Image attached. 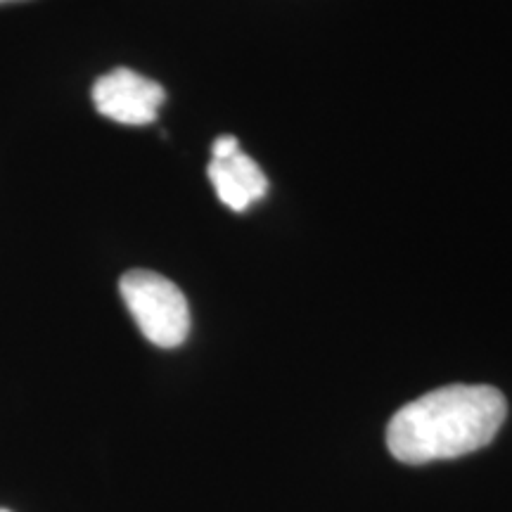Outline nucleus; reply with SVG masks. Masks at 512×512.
<instances>
[{
    "mask_svg": "<svg viewBox=\"0 0 512 512\" xmlns=\"http://www.w3.org/2000/svg\"><path fill=\"white\" fill-rule=\"evenodd\" d=\"M508 415V401L489 384H451L396 411L387 446L406 465L451 460L489 446Z\"/></svg>",
    "mask_w": 512,
    "mask_h": 512,
    "instance_id": "nucleus-1",
    "label": "nucleus"
},
{
    "mask_svg": "<svg viewBox=\"0 0 512 512\" xmlns=\"http://www.w3.org/2000/svg\"><path fill=\"white\" fill-rule=\"evenodd\" d=\"M121 299L140 332L162 349H176L188 339L190 306L181 287L155 271H128L119 283Z\"/></svg>",
    "mask_w": 512,
    "mask_h": 512,
    "instance_id": "nucleus-2",
    "label": "nucleus"
},
{
    "mask_svg": "<svg viewBox=\"0 0 512 512\" xmlns=\"http://www.w3.org/2000/svg\"><path fill=\"white\" fill-rule=\"evenodd\" d=\"M166 93L157 81L119 67L100 76L93 86L95 110L102 117L126 126H147L157 121Z\"/></svg>",
    "mask_w": 512,
    "mask_h": 512,
    "instance_id": "nucleus-3",
    "label": "nucleus"
},
{
    "mask_svg": "<svg viewBox=\"0 0 512 512\" xmlns=\"http://www.w3.org/2000/svg\"><path fill=\"white\" fill-rule=\"evenodd\" d=\"M207 174L219 200L233 211H245L268 192L266 174L242 150L226 159H211Z\"/></svg>",
    "mask_w": 512,
    "mask_h": 512,
    "instance_id": "nucleus-4",
    "label": "nucleus"
},
{
    "mask_svg": "<svg viewBox=\"0 0 512 512\" xmlns=\"http://www.w3.org/2000/svg\"><path fill=\"white\" fill-rule=\"evenodd\" d=\"M235 152H240V143L235 136H221L214 140V145H211V159H226L230 155H235Z\"/></svg>",
    "mask_w": 512,
    "mask_h": 512,
    "instance_id": "nucleus-5",
    "label": "nucleus"
},
{
    "mask_svg": "<svg viewBox=\"0 0 512 512\" xmlns=\"http://www.w3.org/2000/svg\"><path fill=\"white\" fill-rule=\"evenodd\" d=\"M0 512H10V510H3V508H0Z\"/></svg>",
    "mask_w": 512,
    "mask_h": 512,
    "instance_id": "nucleus-6",
    "label": "nucleus"
},
{
    "mask_svg": "<svg viewBox=\"0 0 512 512\" xmlns=\"http://www.w3.org/2000/svg\"><path fill=\"white\" fill-rule=\"evenodd\" d=\"M0 3H3V0H0Z\"/></svg>",
    "mask_w": 512,
    "mask_h": 512,
    "instance_id": "nucleus-7",
    "label": "nucleus"
}]
</instances>
